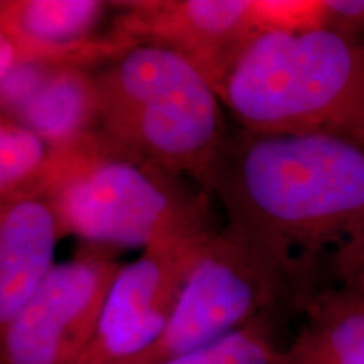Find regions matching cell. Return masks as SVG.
<instances>
[{"instance_id": "52a82bcc", "label": "cell", "mask_w": 364, "mask_h": 364, "mask_svg": "<svg viewBox=\"0 0 364 364\" xmlns=\"http://www.w3.org/2000/svg\"><path fill=\"white\" fill-rule=\"evenodd\" d=\"M213 235L144 250L122 265L93 338L75 364H120L156 343Z\"/></svg>"}, {"instance_id": "277c9868", "label": "cell", "mask_w": 364, "mask_h": 364, "mask_svg": "<svg viewBox=\"0 0 364 364\" xmlns=\"http://www.w3.org/2000/svg\"><path fill=\"white\" fill-rule=\"evenodd\" d=\"M93 80L98 134L108 144L204 189L230 132L216 90L189 59L132 44L95 68Z\"/></svg>"}, {"instance_id": "ac0fdd59", "label": "cell", "mask_w": 364, "mask_h": 364, "mask_svg": "<svg viewBox=\"0 0 364 364\" xmlns=\"http://www.w3.org/2000/svg\"><path fill=\"white\" fill-rule=\"evenodd\" d=\"M343 280L346 292L353 294L354 297H358L364 302V262Z\"/></svg>"}, {"instance_id": "4fadbf2b", "label": "cell", "mask_w": 364, "mask_h": 364, "mask_svg": "<svg viewBox=\"0 0 364 364\" xmlns=\"http://www.w3.org/2000/svg\"><path fill=\"white\" fill-rule=\"evenodd\" d=\"M58 147L0 112V194L46 174Z\"/></svg>"}, {"instance_id": "7a4b0ae2", "label": "cell", "mask_w": 364, "mask_h": 364, "mask_svg": "<svg viewBox=\"0 0 364 364\" xmlns=\"http://www.w3.org/2000/svg\"><path fill=\"white\" fill-rule=\"evenodd\" d=\"M241 129L364 145V44L339 31L257 33L216 90Z\"/></svg>"}, {"instance_id": "3957f363", "label": "cell", "mask_w": 364, "mask_h": 364, "mask_svg": "<svg viewBox=\"0 0 364 364\" xmlns=\"http://www.w3.org/2000/svg\"><path fill=\"white\" fill-rule=\"evenodd\" d=\"M65 236L149 250L216 233L213 198L188 177L93 134L58 149L46 172Z\"/></svg>"}, {"instance_id": "e0dca14e", "label": "cell", "mask_w": 364, "mask_h": 364, "mask_svg": "<svg viewBox=\"0 0 364 364\" xmlns=\"http://www.w3.org/2000/svg\"><path fill=\"white\" fill-rule=\"evenodd\" d=\"M24 56L17 44L0 29V85L19 65H24Z\"/></svg>"}, {"instance_id": "6da1fadb", "label": "cell", "mask_w": 364, "mask_h": 364, "mask_svg": "<svg viewBox=\"0 0 364 364\" xmlns=\"http://www.w3.org/2000/svg\"><path fill=\"white\" fill-rule=\"evenodd\" d=\"M225 230L282 289L304 280L312 257L364 228V145L326 135L230 132L206 186Z\"/></svg>"}, {"instance_id": "d6986e66", "label": "cell", "mask_w": 364, "mask_h": 364, "mask_svg": "<svg viewBox=\"0 0 364 364\" xmlns=\"http://www.w3.org/2000/svg\"><path fill=\"white\" fill-rule=\"evenodd\" d=\"M0 364H2V361H0Z\"/></svg>"}, {"instance_id": "5b68a950", "label": "cell", "mask_w": 364, "mask_h": 364, "mask_svg": "<svg viewBox=\"0 0 364 364\" xmlns=\"http://www.w3.org/2000/svg\"><path fill=\"white\" fill-rule=\"evenodd\" d=\"M284 292L275 275L226 230L209 238L159 339L120 364H166L267 314Z\"/></svg>"}, {"instance_id": "5bb4252c", "label": "cell", "mask_w": 364, "mask_h": 364, "mask_svg": "<svg viewBox=\"0 0 364 364\" xmlns=\"http://www.w3.org/2000/svg\"><path fill=\"white\" fill-rule=\"evenodd\" d=\"M284 349L273 341L267 314L216 343L166 364H282Z\"/></svg>"}, {"instance_id": "ba28073f", "label": "cell", "mask_w": 364, "mask_h": 364, "mask_svg": "<svg viewBox=\"0 0 364 364\" xmlns=\"http://www.w3.org/2000/svg\"><path fill=\"white\" fill-rule=\"evenodd\" d=\"M117 11L110 36L181 54L215 90L258 33L255 0H139L117 2Z\"/></svg>"}, {"instance_id": "9c48e42d", "label": "cell", "mask_w": 364, "mask_h": 364, "mask_svg": "<svg viewBox=\"0 0 364 364\" xmlns=\"http://www.w3.org/2000/svg\"><path fill=\"white\" fill-rule=\"evenodd\" d=\"M61 238L65 233L46 174L0 194V346L56 265Z\"/></svg>"}, {"instance_id": "30bf717a", "label": "cell", "mask_w": 364, "mask_h": 364, "mask_svg": "<svg viewBox=\"0 0 364 364\" xmlns=\"http://www.w3.org/2000/svg\"><path fill=\"white\" fill-rule=\"evenodd\" d=\"M115 2L102 0H0V29L26 63L95 70L130 44L97 31Z\"/></svg>"}, {"instance_id": "8992f818", "label": "cell", "mask_w": 364, "mask_h": 364, "mask_svg": "<svg viewBox=\"0 0 364 364\" xmlns=\"http://www.w3.org/2000/svg\"><path fill=\"white\" fill-rule=\"evenodd\" d=\"M110 248L93 247L56 263L0 346L2 364H75L93 338L120 270Z\"/></svg>"}, {"instance_id": "2e32d148", "label": "cell", "mask_w": 364, "mask_h": 364, "mask_svg": "<svg viewBox=\"0 0 364 364\" xmlns=\"http://www.w3.org/2000/svg\"><path fill=\"white\" fill-rule=\"evenodd\" d=\"M364 262V228L353 238L344 241L341 245L338 252H336V270L341 275V279H346L349 273L356 270V268Z\"/></svg>"}, {"instance_id": "9a60e30c", "label": "cell", "mask_w": 364, "mask_h": 364, "mask_svg": "<svg viewBox=\"0 0 364 364\" xmlns=\"http://www.w3.org/2000/svg\"><path fill=\"white\" fill-rule=\"evenodd\" d=\"M258 33H299L327 27L326 0H255Z\"/></svg>"}, {"instance_id": "7c38bea8", "label": "cell", "mask_w": 364, "mask_h": 364, "mask_svg": "<svg viewBox=\"0 0 364 364\" xmlns=\"http://www.w3.org/2000/svg\"><path fill=\"white\" fill-rule=\"evenodd\" d=\"M282 364H364V302L339 290L314 299Z\"/></svg>"}, {"instance_id": "8fae6325", "label": "cell", "mask_w": 364, "mask_h": 364, "mask_svg": "<svg viewBox=\"0 0 364 364\" xmlns=\"http://www.w3.org/2000/svg\"><path fill=\"white\" fill-rule=\"evenodd\" d=\"M0 112L54 147L98 132L93 70L24 63L0 85Z\"/></svg>"}]
</instances>
